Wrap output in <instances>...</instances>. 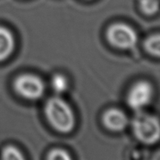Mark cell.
<instances>
[{"mask_svg": "<svg viewBox=\"0 0 160 160\" xmlns=\"http://www.w3.org/2000/svg\"><path fill=\"white\" fill-rule=\"evenodd\" d=\"M45 115L50 125L59 132H72L75 127V115L72 108L59 97L49 98L47 101Z\"/></svg>", "mask_w": 160, "mask_h": 160, "instance_id": "obj_1", "label": "cell"}, {"mask_svg": "<svg viewBox=\"0 0 160 160\" xmlns=\"http://www.w3.org/2000/svg\"><path fill=\"white\" fill-rule=\"evenodd\" d=\"M136 139L146 146H154L160 141V120L155 115L139 112L132 122Z\"/></svg>", "mask_w": 160, "mask_h": 160, "instance_id": "obj_2", "label": "cell"}, {"mask_svg": "<svg viewBox=\"0 0 160 160\" xmlns=\"http://www.w3.org/2000/svg\"><path fill=\"white\" fill-rule=\"evenodd\" d=\"M106 38L110 45L122 50L134 48L138 43V35L135 30L123 22L111 24L106 31Z\"/></svg>", "mask_w": 160, "mask_h": 160, "instance_id": "obj_3", "label": "cell"}, {"mask_svg": "<svg viewBox=\"0 0 160 160\" xmlns=\"http://www.w3.org/2000/svg\"><path fill=\"white\" fill-rule=\"evenodd\" d=\"M14 89L20 97L27 100H38L45 92V84L39 77L25 73L14 81Z\"/></svg>", "mask_w": 160, "mask_h": 160, "instance_id": "obj_4", "label": "cell"}, {"mask_svg": "<svg viewBox=\"0 0 160 160\" xmlns=\"http://www.w3.org/2000/svg\"><path fill=\"white\" fill-rule=\"evenodd\" d=\"M154 97V89L151 83L146 80L136 82L129 89L127 95V103L135 111H141L152 102Z\"/></svg>", "mask_w": 160, "mask_h": 160, "instance_id": "obj_5", "label": "cell"}, {"mask_svg": "<svg viewBox=\"0 0 160 160\" xmlns=\"http://www.w3.org/2000/svg\"><path fill=\"white\" fill-rule=\"evenodd\" d=\"M102 123L112 132L124 131L128 125V118L125 113L118 108H109L102 115Z\"/></svg>", "mask_w": 160, "mask_h": 160, "instance_id": "obj_6", "label": "cell"}, {"mask_svg": "<svg viewBox=\"0 0 160 160\" xmlns=\"http://www.w3.org/2000/svg\"><path fill=\"white\" fill-rule=\"evenodd\" d=\"M15 48L16 40L12 32L0 26V62L10 57L14 52Z\"/></svg>", "mask_w": 160, "mask_h": 160, "instance_id": "obj_7", "label": "cell"}, {"mask_svg": "<svg viewBox=\"0 0 160 160\" xmlns=\"http://www.w3.org/2000/svg\"><path fill=\"white\" fill-rule=\"evenodd\" d=\"M143 47L150 55L160 59V34H154L146 37Z\"/></svg>", "mask_w": 160, "mask_h": 160, "instance_id": "obj_8", "label": "cell"}, {"mask_svg": "<svg viewBox=\"0 0 160 160\" xmlns=\"http://www.w3.org/2000/svg\"><path fill=\"white\" fill-rule=\"evenodd\" d=\"M139 7L143 14L152 17L160 11L159 0H139Z\"/></svg>", "mask_w": 160, "mask_h": 160, "instance_id": "obj_9", "label": "cell"}, {"mask_svg": "<svg viewBox=\"0 0 160 160\" xmlns=\"http://www.w3.org/2000/svg\"><path fill=\"white\" fill-rule=\"evenodd\" d=\"M51 84H52L53 91L57 93H59V94L66 92L68 89V86H69L67 78L64 75L59 74V73H56L52 76Z\"/></svg>", "mask_w": 160, "mask_h": 160, "instance_id": "obj_10", "label": "cell"}, {"mask_svg": "<svg viewBox=\"0 0 160 160\" xmlns=\"http://www.w3.org/2000/svg\"><path fill=\"white\" fill-rule=\"evenodd\" d=\"M2 160H25V158L17 147L10 146L3 151Z\"/></svg>", "mask_w": 160, "mask_h": 160, "instance_id": "obj_11", "label": "cell"}, {"mask_svg": "<svg viewBox=\"0 0 160 160\" xmlns=\"http://www.w3.org/2000/svg\"><path fill=\"white\" fill-rule=\"evenodd\" d=\"M48 160H72V158L65 150L53 149L49 152Z\"/></svg>", "mask_w": 160, "mask_h": 160, "instance_id": "obj_12", "label": "cell"}]
</instances>
